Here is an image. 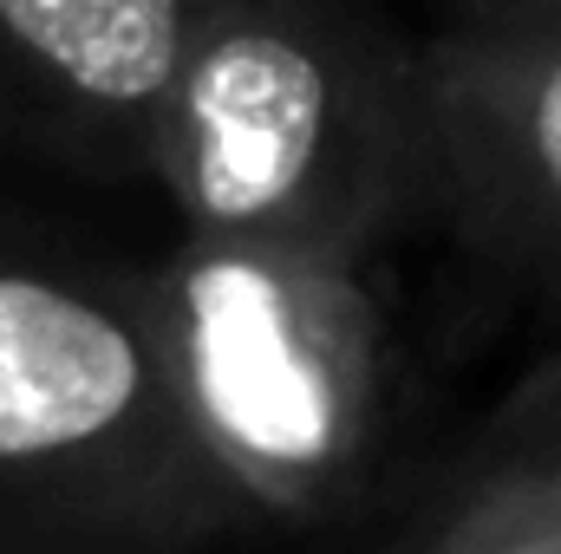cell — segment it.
<instances>
[{
  "label": "cell",
  "mask_w": 561,
  "mask_h": 554,
  "mask_svg": "<svg viewBox=\"0 0 561 554\" xmlns=\"http://www.w3.org/2000/svg\"><path fill=\"white\" fill-rule=\"evenodd\" d=\"M242 522L150 353L131 268L0 222V554H222Z\"/></svg>",
  "instance_id": "3957f363"
},
{
  "label": "cell",
  "mask_w": 561,
  "mask_h": 554,
  "mask_svg": "<svg viewBox=\"0 0 561 554\" xmlns=\"http://www.w3.org/2000/svg\"><path fill=\"white\" fill-rule=\"evenodd\" d=\"M431 216L561 339V0H463L419 39Z\"/></svg>",
  "instance_id": "277c9868"
},
{
  "label": "cell",
  "mask_w": 561,
  "mask_h": 554,
  "mask_svg": "<svg viewBox=\"0 0 561 554\" xmlns=\"http://www.w3.org/2000/svg\"><path fill=\"white\" fill-rule=\"evenodd\" d=\"M359 554H561V346L399 489Z\"/></svg>",
  "instance_id": "8992f818"
},
{
  "label": "cell",
  "mask_w": 561,
  "mask_h": 554,
  "mask_svg": "<svg viewBox=\"0 0 561 554\" xmlns=\"http://www.w3.org/2000/svg\"><path fill=\"white\" fill-rule=\"evenodd\" d=\"M131 293L242 535H327L379 503L399 346L359 262L183 235L131 268Z\"/></svg>",
  "instance_id": "7a4b0ae2"
},
{
  "label": "cell",
  "mask_w": 561,
  "mask_h": 554,
  "mask_svg": "<svg viewBox=\"0 0 561 554\" xmlns=\"http://www.w3.org/2000/svg\"><path fill=\"white\" fill-rule=\"evenodd\" d=\"M150 176L196 242L366 268L431 216L419 39L333 0H203Z\"/></svg>",
  "instance_id": "6da1fadb"
},
{
  "label": "cell",
  "mask_w": 561,
  "mask_h": 554,
  "mask_svg": "<svg viewBox=\"0 0 561 554\" xmlns=\"http://www.w3.org/2000/svg\"><path fill=\"white\" fill-rule=\"evenodd\" d=\"M196 20L203 0H0V138L92 176H150Z\"/></svg>",
  "instance_id": "5b68a950"
}]
</instances>
